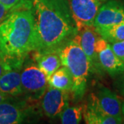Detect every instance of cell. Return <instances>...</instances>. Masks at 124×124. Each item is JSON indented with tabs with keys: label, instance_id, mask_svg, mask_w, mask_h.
<instances>
[{
	"label": "cell",
	"instance_id": "obj_12",
	"mask_svg": "<svg viewBox=\"0 0 124 124\" xmlns=\"http://www.w3.org/2000/svg\"><path fill=\"white\" fill-rule=\"evenodd\" d=\"M83 116L85 122L88 124H118L122 121L106 114L100 108L94 93H91L88 99V103L84 108Z\"/></svg>",
	"mask_w": 124,
	"mask_h": 124
},
{
	"label": "cell",
	"instance_id": "obj_23",
	"mask_svg": "<svg viewBox=\"0 0 124 124\" xmlns=\"http://www.w3.org/2000/svg\"><path fill=\"white\" fill-rule=\"evenodd\" d=\"M8 97H10L8 95L6 94L5 93H2V92L0 90V103H1V102L4 101H5L6 99H7Z\"/></svg>",
	"mask_w": 124,
	"mask_h": 124
},
{
	"label": "cell",
	"instance_id": "obj_8",
	"mask_svg": "<svg viewBox=\"0 0 124 124\" xmlns=\"http://www.w3.org/2000/svg\"><path fill=\"white\" fill-rule=\"evenodd\" d=\"M10 97L0 103V124H22L29 116L30 108L26 100Z\"/></svg>",
	"mask_w": 124,
	"mask_h": 124
},
{
	"label": "cell",
	"instance_id": "obj_25",
	"mask_svg": "<svg viewBox=\"0 0 124 124\" xmlns=\"http://www.w3.org/2000/svg\"><path fill=\"white\" fill-rule=\"evenodd\" d=\"M0 53H1V48H0Z\"/></svg>",
	"mask_w": 124,
	"mask_h": 124
},
{
	"label": "cell",
	"instance_id": "obj_13",
	"mask_svg": "<svg viewBox=\"0 0 124 124\" xmlns=\"http://www.w3.org/2000/svg\"><path fill=\"white\" fill-rule=\"evenodd\" d=\"M22 68L6 70L0 77V90L9 97H18L23 95L21 81Z\"/></svg>",
	"mask_w": 124,
	"mask_h": 124
},
{
	"label": "cell",
	"instance_id": "obj_18",
	"mask_svg": "<svg viewBox=\"0 0 124 124\" xmlns=\"http://www.w3.org/2000/svg\"><path fill=\"white\" fill-rule=\"evenodd\" d=\"M110 46L116 55L124 63V40L112 43Z\"/></svg>",
	"mask_w": 124,
	"mask_h": 124
},
{
	"label": "cell",
	"instance_id": "obj_3",
	"mask_svg": "<svg viewBox=\"0 0 124 124\" xmlns=\"http://www.w3.org/2000/svg\"><path fill=\"white\" fill-rule=\"evenodd\" d=\"M62 62V66H65L69 70L72 78V99L77 103L84 97L91 65L78 42L72 38L59 50Z\"/></svg>",
	"mask_w": 124,
	"mask_h": 124
},
{
	"label": "cell",
	"instance_id": "obj_20",
	"mask_svg": "<svg viewBox=\"0 0 124 124\" xmlns=\"http://www.w3.org/2000/svg\"><path fill=\"white\" fill-rule=\"evenodd\" d=\"M10 9L11 8H9L8 7L0 3V23L8 16Z\"/></svg>",
	"mask_w": 124,
	"mask_h": 124
},
{
	"label": "cell",
	"instance_id": "obj_14",
	"mask_svg": "<svg viewBox=\"0 0 124 124\" xmlns=\"http://www.w3.org/2000/svg\"><path fill=\"white\" fill-rule=\"evenodd\" d=\"M32 59L48 79L55 71L62 66L59 50L50 52L33 51Z\"/></svg>",
	"mask_w": 124,
	"mask_h": 124
},
{
	"label": "cell",
	"instance_id": "obj_10",
	"mask_svg": "<svg viewBox=\"0 0 124 124\" xmlns=\"http://www.w3.org/2000/svg\"><path fill=\"white\" fill-rule=\"evenodd\" d=\"M99 35L94 27H85L77 33L74 38L80 45L88 59L91 65V72H99L101 70L98 62L97 54L96 51V43Z\"/></svg>",
	"mask_w": 124,
	"mask_h": 124
},
{
	"label": "cell",
	"instance_id": "obj_19",
	"mask_svg": "<svg viewBox=\"0 0 124 124\" xmlns=\"http://www.w3.org/2000/svg\"><path fill=\"white\" fill-rule=\"evenodd\" d=\"M115 86L119 93L124 97V74L117 77L115 81Z\"/></svg>",
	"mask_w": 124,
	"mask_h": 124
},
{
	"label": "cell",
	"instance_id": "obj_2",
	"mask_svg": "<svg viewBox=\"0 0 124 124\" xmlns=\"http://www.w3.org/2000/svg\"><path fill=\"white\" fill-rule=\"evenodd\" d=\"M34 17L31 0H20L0 23L1 53L26 56L33 51Z\"/></svg>",
	"mask_w": 124,
	"mask_h": 124
},
{
	"label": "cell",
	"instance_id": "obj_24",
	"mask_svg": "<svg viewBox=\"0 0 124 124\" xmlns=\"http://www.w3.org/2000/svg\"><path fill=\"white\" fill-rule=\"evenodd\" d=\"M121 111H122V115H123V119L124 120V102L121 103Z\"/></svg>",
	"mask_w": 124,
	"mask_h": 124
},
{
	"label": "cell",
	"instance_id": "obj_22",
	"mask_svg": "<svg viewBox=\"0 0 124 124\" xmlns=\"http://www.w3.org/2000/svg\"><path fill=\"white\" fill-rule=\"evenodd\" d=\"M5 71H6V67H5L4 62L3 60V58L0 54V77L4 74Z\"/></svg>",
	"mask_w": 124,
	"mask_h": 124
},
{
	"label": "cell",
	"instance_id": "obj_7",
	"mask_svg": "<svg viewBox=\"0 0 124 124\" xmlns=\"http://www.w3.org/2000/svg\"><path fill=\"white\" fill-rule=\"evenodd\" d=\"M69 93L49 85L41 97V108L50 119L59 116L69 105Z\"/></svg>",
	"mask_w": 124,
	"mask_h": 124
},
{
	"label": "cell",
	"instance_id": "obj_16",
	"mask_svg": "<svg viewBox=\"0 0 124 124\" xmlns=\"http://www.w3.org/2000/svg\"><path fill=\"white\" fill-rule=\"evenodd\" d=\"M94 29L99 35L110 44L124 40V22Z\"/></svg>",
	"mask_w": 124,
	"mask_h": 124
},
{
	"label": "cell",
	"instance_id": "obj_21",
	"mask_svg": "<svg viewBox=\"0 0 124 124\" xmlns=\"http://www.w3.org/2000/svg\"><path fill=\"white\" fill-rule=\"evenodd\" d=\"M20 0H0V3L8 7L9 8H12Z\"/></svg>",
	"mask_w": 124,
	"mask_h": 124
},
{
	"label": "cell",
	"instance_id": "obj_1",
	"mask_svg": "<svg viewBox=\"0 0 124 124\" xmlns=\"http://www.w3.org/2000/svg\"><path fill=\"white\" fill-rule=\"evenodd\" d=\"M31 1L35 31L33 51H57L74 38L78 31L71 14L68 0Z\"/></svg>",
	"mask_w": 124,
	"mask_h": 124
},
{
	"label": "cell",
	"instance_id": "obj_17",
	"mask_svg": "<svg viewBox=\"0 0 124 124\" xmlns=\"http://www.w3.org/2000/svg\"><path fill=\"white\" fill-rule=\"evenodd\" d=\"M84 107L81 106H68L62 112L59 117L63 124H78L82 120Z\"/></svg>",
	"mask_w": 124,
	"mask_h": 124
},
{
	"label": "cell",
	"instance_id": "obj_6",
	"mask_svg": "<svg viewBox=\"0 0 124 124\" xmlns=\"http://www.w3.org/2000/svg\"><path fill=\"white\" fill-rule=\"evenodd\" d=\"M96 51L98 62L103 70L112 77L124 75V63L114 53L110 44L100 36L96 43Z\"/></svg>",
	"mask_w": 124,
	"mask_h": 124
},
{
	"label": "cell",
	"instance_id": "obj_4",
	"mask_svg": "<svg viewBox=\"0 0 124 124\" xmlns=\"http://www.w3.org/2000/svg\"><path fill=\"white\" fill-rule=\"evenodd\" d=\"M28 55L21 70L23 95L26 100L37 101L44 94L48 84V78L32 59H28Z\"/></svg>",
	"mask_w": 124,
	"mask_h": 124
},
{
	"label": "cell",
	"instance_id": "obj_5",
	"mask_svg": "<svg viewBox=\"0 0 124 124\" xmlns=\"http://www.w3.org/2000/svg\"><path fill=\"white\" fill-rule=\"evenodd\" d=\"M108 0H68L71 14L77 31L93 27L99 8Z\"/></svg>",
	"mask_w": 124,
	"mask_h": 124
},
{
	"label": "cell",
	"instance_id": "obj_9",
	"mask_svg": "<svg viewBox=\"0 0 124 124\" xmlns=\"http://www.w3.org/2000/svg\"><path fill=\"white\" fill-rule=\"evenodd\" d=\"M124 22V4L117 0H108L101 6L93 27L100 28Z\"/></svg>",
	"mask_w": 124,
	"mask_h": 124
},
{
	"label": "cell",
	"instance_id": "obj_15",
	"mask_svg": "<svg viewBox=\"0 0 124 124\" xmlns=\"http://www.w3.org/2000/svg\"><path fill=\"white\" fill-rule=\"evenodd\" d=\"M48 85L62 90L71 93L73 82L69 70L65 66L60 67L48 79Z\"/></svg>",
	"mask_w": 124,
	"mask_h": 124
},
{
	"label": "cell",
	"instance_id": "obj_11",
	"mask_svg": "<svg viewBox=\"0 0 124 124\" xmlns=\"http://www.w3.org/2000/svg\"><path fill=\"white\" fill-rule=\"evenodd\" d=\"M94 94L100 108L106 114L124 121L121 111L122 103L116 94L104 85L99 84Z\"/></svg>",
	"mask_w": 124,
	"mask_h": 124
}]
</instances>
